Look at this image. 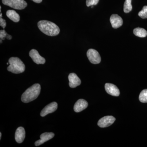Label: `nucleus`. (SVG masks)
I'll return each instance as SVG.
<instances>
[{
	"label": "nucleus",
	"instance_id": "obj_1",
	"mask_svg": "<svg viewBox=\"0 0 147 147\" xmlns=\"http://www.w3.org/2000/svg\"><path fill=\"white\" fill-rule=\"evenodd\" d=\"M38 27L43 33L49 36H55L60 32L59 27L51 21L42 20L38 23Z\"/></svg>",
	"mask_w": 147,
	"mask_h": 147
},
{
	"label": "nucleus",
	"instance_id": "obj_2",
	"mask_svg": "<svg viewBox=\"0 0 147 147\" xmlns=\"http://www.w3.org/2000/svg\"><path fill=\"white\" fill-rule=\"evenodd\" d=\"M41 87L38 84H34L26 90L21 96V100L25 103H28L36 99L40 93Z\"/></svg>",
	"mask_w": 147,
	"mask_h": 147
},
{
	"label": "nucleus",
	"instance_id": "obj_3",
	"mask_svg": "<svg viewBox=\"0 0 147 147\" xmlns=\"http://www.w3.org/2000/svg\"><path fill=\"white\" fill-rule=\"evenodd\" d=\"M8 62L9 64L7 68L8 71L16 74L23 73L25 71V64L19 58L12 57L9 59Z\"/></svg>",
	"mask_w": 147,
	"mask_h": 147
},
{
	"label": "nucleus",
	"instance_id": "obj_4",
	"mask_svg": "<svg viewBox=\"0 0 147 147\" xmlns=\"http://www.w3.org/2000/svg\"><path fill=\"white\" fill-rule=\"evenodd\" d=\"M4 5L15 9H24L27 6V3L24 0H2Z\"/></svg>",
	"mask_w": 147,
	"mask_h": 147
},
{
	"label": "nucleus",
	"instance_id": "obj_5",
	"mask_svg": "<svg viewBox=\"0 0 147 147\" xmlns=\"http://www.w3.org/2000/svg\"><path fill=\"white\" fill-rule=\"evenodd\" d=\"M87 56L90 61L94 64L99 63L101 61L99 53L94 49H90L88 50Z\"/></svg>",
	"mask_w": 147,
	"mask_h": 147
},
{
	"label": "nucleus",
	"instance_id": "obj_6",
	"mask_svg": "<svg viewBox=\"0 0 147 147\" xmlns=\"http://www.w3.org/2000/svg\"><path fill=\"white\" fill-rule=\"evenodd\" d=\"M115 120V118L113 116H105L98 121V125L100 127H108L113 124Z\"/></svg>",
	"mask_w": 147,
	"mask_h": 147
},
{
	"label": "nucleus",
	"instance_id": "obj_7",
	"mask_svg": "<svg viewBox=\"0 0 147 147\" xmlns=\"http://www.w3.org/2000/svg\"><path fill=\"white\" fill-rule=\"evenodd\" d=\"M29 55L33 61L37 64H43L45 63V58L40 55L38 52L35 49H32L29 53Z\"/></svg>",
	"mask_w": 147,
	"mask_h": 147
},
{
	"label": "nucleus",
	"instance_id": "obj_8",
	"mask_svg": "<svg viewBox=\"0 0 147 147\" xmlns=\"http://www.w3.org/2000/svg\"><path fill=\"white\" fill-rule=\"evenodd\" d=\"M58 108V104L57 102H53L46 105L40 112V116L45 117L48 114L55 112Z\"/></svg>",
	"mask_w": 147,
	"mask_h": 147
},
{
	"label": "nucleus",
	"instance_id": "obj_9",
	"mask_svg": "<svg viewBox=\"0 0 147 147\" xmlns=\"http://www.w3.org/2000/svg\"><path fill=\"white\" fill-rule=\"evenodd\" d=\"M110 22L113 28H118L122 26L123 20L121 17L117 14H113L110 18Z\"/></svg>",
	"mask_w": 147,
	"mask_h": 147
},
{
	"label": "nucleus",
	"instance_id": "obj_10",
	"mask_svg": "<svg viewBox=\"0 0 147 147\" xmlns=\"http://www.w3.org/2000/svg\"><path fill=\"white\" fill-rule=\"evenodd\" d=\"M105 90L108 94L115 96L119 95V90L115 85L107 83L105 84Z\"/></svg>",
	"mask_w": 147,
	"mask_h": 147
},
{
	"label": "nucleus",
	"instance_id": "obj_11",
	"mask_svg": "<svg viewBox=\"0 0 147 147\" xmlns=\"http://www.w3.org/2000/svg\"><path fill=\"white\" fill-rule=\"evenodd\" d=\"M55 136V134L53 132H45L42 133L40 136V139L36 141L35 143V145L38 146L40 145L44 144L45 142L52 139Z\"/></svg>",
	"mask_w": 147,
	"mask_h": 147
},
{
	"label": "nucleus",
	"instance_id": "obj_12",
	"mask_svg": "<svg viewBox=\"0 0 147 147\" xmlns=\"http://www.w3.org/2000/svg\"><path fill=\"white\" fill-rule=\"evenodd\" d=\"M69 86L70 88H75L81 85V81L76 74L70 73L68 76Z\"/></svg>",
	"mask_w": 147,
	"mask_h": 147
},
{
	"label": "nucleus",
	"instance_id": "obj_13",
	"mask_svg": "<svg viewBox=\"0 0 147 147\" xmlns=\"http://www.w3.org/2000/svg\"><path fill=\"white\" fill-rule=\"evenodd\" d=\"M26 137V131L23 127H20L16 129L15 134V139L16 142L21 144L24 142Z\"/></svg>",
	"mask_w": 147,
	"mask_h": 147
},
{
	"label": "nucleus",
	"instance_id": "obj_14",
	"mask_svg": "<svg viewBox=\"0 0 147 147\" xmlns=\"http://www.w3.org/2000/svg\"><path fill=\"white\" fill-rule=\"evenodd\" d=\"M88 106V102L83 99H79L76 101L74 107V110L76 113L82 112Z\"/></svg>",
	"mask_w": 147,
	"mask_h": 147
},
{
	"label": "nucleus",
	"instance_id": "obj_15",
	"mask_svg": "<svg viewBox=\"0 0 147 147\" xmlns=\"http://www.w3.org/2000/svg\"><path fill=\"white\" fill-rule=\"evenodd\" d=\"M6 15L8 18L14 22H18L20 21V16L15 11L8 10L6 12Z\"/></svg>",
	"mask_w": 147,
	"mask_h": 147
},
{
	"label": "nucleus",
	"instance_id": "obj_16",
	"mask_svg": "<svg viewBox=\"0 0 147 147\" xmlns=\"http://www.w3.org/2000/svg\"><path fill=\"white\" fill-rule=\"evenodd\" d=\"M133 33L136 36L141 38L145 37L147 35L146 30L142 28H137L134 29Z\"/></svg>",
	"mask_w": 147,
	"mask_h": 147
},
{
	"label": "nucleus",
	"instance_id": "obj_17",
	"mask_svg": "<svg viewBox=\"0 0 147 147\" xmlns=\"http://www.w3.org/2000/svg\"><path fill=\"white\" fill-rule=\"evenodd\" d=\"M131 1V0H125L123 7V11L125 13H128L132 10Z\"/></svg>",
	"mask_w": 147,
	"mask_h": 147
},
{
	"label": "nucleus",
	"instance_id": "obj_18",
	"mask_svg": "<svg viewBox=\"0 0 147 147\" xmlns=\"http://www.w3.org/2000/svg\"><path fill=\"white\" fill-rule=\"evenodd\" d=\"M139 99L141 102L144 103L147 102V89L142 91L139 95Z\"/></svg>",
	"mask_w": 147,
	"mask_h": 147
},
{
	"label": "nucleus",
	"instance_id": "obj_19",
	"mask_svg": "<svg viewBox=\"0 0 147 147\" xmlns=\"http://www.w3.org/2000/svg\"><path fill=\"white\" fill-rule=\"evenodd\" d=\"M138 15L142 18H147V6H144L141 11H139Z\"/></svg>",
	"mask_w": 147,
	"mask_h": 147
},
{
	"label": "nucleus",
	"instance_id": "obj_20",
	"mask_svg": "<svg viewBox=\"0 0 147 147\" xmlns=\"http://www.w3.org/2000/svg\"><path fill=\"white\" fill-rule=\"evenodd\" d=\"M99 0H87L86 2V5L88 7L96 5L98 3Z\"/></svg>",
	"mask_w": 147,
	"mask_h": 147
},
{
	"label": "nucleus",
	"instance_id": "obj_21",
	"mask_svg": "<svg viewBox=\"0 0 147 147\" xmlns=\"http://www.w3.org/2000/svg\"><path fill=\"white\" fill-rule=\"evenodd\" d=\"M7 34V33L6 32L5 30H1L0 31V38H1V39L4 40Z\"/></svg>",
	"mask_w": 147,
	"mask_h": 147
},
{
	"label": "nucleus",
	"instance_id": "obj_22",
	"mask_svg": "<svg viewBox=\"0 0 147 147\" xmlns=\"http://www.w3.org/2000/svg\"><path fill=\"white\" fill-rule=\"evenodd\" d=\"M0 26L2 27L4 29L6 26V23L5 19L2 18V17H0Z\"/></svg>",
	"mask_w": 147,
	"mask_h": 147
},
{
	"label": "nucleus",
	"instance_id": "obj_23",
	"mask_svg": "<svg viewBox=\"0 0 147 147\" xmlns=\"http://www.w3.org/2000/svg\"><path fill=\"white\" fill-rule=\"evenodd\" d=\"M6 38L8 40H11L12 38V36H11L10 35L8 34H7V36L6 37Z\"/></svg>",
	"mask_w": 147,
	"mask_h": 147
},
{
	"label": "nucleus",
	"instance_id": "obj_24",
	"mask_svg": "<svg viewBox=\"0 0 147 147\" xmlns=\"http://www.w3.org/2000/svg\"><path fill=\"white\" fill-rule=\"evenodd\" d=\"M32 1H33L35 3H39L42 2V0H32Z\"/></svg>",
	"mask_w": 147,
	"mask_h": 147
},
{
	"label": "nucleus",
	"instance_id": "obj_25",
	"mask_svg": "<svg viewBox=\"0 0 147 147\" xmlns=\"http://www.w3.org/2000/svg\"><path fill=\"white\" fill-rule=\"evenodd\" d=\"M1 136H2V134L1 133H0V139H1Z\"/></svg>",
	"mask_w": 147,
	"mask_h": 147
},
{
	"label": "nucleus",
	"instance_id": "obj_26",
	"mask_svg": "<svg viewBox=\"0 0 147 147\" xmlns=\"http://www.w3.org/2000/svg\"><path fill=\"white\" fill-rule=\"evenodd\" d=\"M2 14L1 12V14H0V17H2Z\"/></svg>",
	"mask_w": 147,
	"mask_h": 147
},
{
	"label": "nucleus",
	"instance_id": "obj_27",
	"mask_svg": "<svg viewBox=\"0 0 147 147\" xmlns=\"http://www.w3.org/2000/svg\"><path fill=\"white\" fill-rule=\"evenodd\" d=\"M1 42H2V39H1Z\"/></svg>",
	"mask_w": 147,
	"mask_h": 147
}]
</instances>
